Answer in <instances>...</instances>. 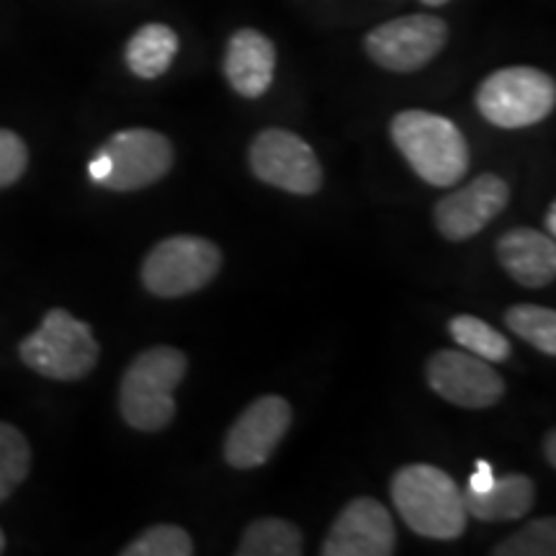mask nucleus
<instances>
[{
	"label": "nucleus",
	"mask_w": 556,
	"mask_h": 556,
	"mask_svg": "<svg viewBox=\"0 0 556 556\" xmlns=\"http://www.w3.org/2000/svg\"><path fill=\"white\" fill-rule=\"evenodd\" d=\"M189 358L170 345H155L139 353L122 377L119 409L129 428L157 433L176 417V392L186 377Z\"/></svg>",
	"instance_id": "nucleus-1"
},
{
	"label": "nucleus",
	"mask_w": 556,
	"mask_h": 556,
	"mask_svg": "<svg viewBox=\"0 0 556 556\" xmlns=\"http://www.w3.org/2000/svg\"><path fill=\"white\" fill-rule=\"evenodd\" d=\"M392 500L415 533L435 541H454L467 531V507L458 484L430 464H409L392 479Z\"/></svg>",
	"instance_id": "nucleus-2"
},
{
	"label": "nucleus",
	"mask_w": 556,
	"mask_h": 556,
	"mask_svg": "<svg viewBox=\"0 0 556 556\" xmlns=\"http://www.w3.org/2000/svg\"><path fill=\"white\" fill-rule=\"evenodd\" d=\"M392 139L417 176L446 189L469 170V148L462 129L430 111H402L392 119Z\"/></svg>",
	"instance_id": "nucleus-3"
},
{
	"label": "nucleus",
	"mask_w": 556,
	"mask_h": 556,
	"mask_svg": "<svg viewBox=\"0 0 556 556\" xmlns=\"http://www.w3.org/2000/svg\"><path fill=\"white\" fill-rule=\"evenodd\" d=\"M99 340L67 309H50L39 330L21 340L18 356L31 371L52 381H78L99 364Z\"/></svg>",
	"instance_id": "nucleus-4"
},
{
	"label": "nucleus",
	"mask_w": 556,
	"mask_h": 556,
	"mask_svg": "<svg viewBox=\"0 0 556 556\" xmlns=\"http://www.w3.org/2000/svg\"><path fill=\"white\" fill-rule=\"evenodd\" d=\"M173 165V144L155 129L116 131L90 160L88 176L103 189L139 191L157 184Z\"/></svg>",
	"instance_id": "nucleus-5"
},
{
	"label": "nucleus",
	"mask_w": 556,
	"mask_h": 556,
	"mask_svg": "<svg viewBox=\"0 0 556 556\" xmlns=\"http://www.w3.org/2000/svg\"><path fill=\"white\" fill-rule=\"evenodd\" d=\"M554 103V78L536 67H503L477 90L479 111L500 129H523L544 122Z\"/></svg>",
	"instance_id": "nucleus-6"
},
{
	"label": "nucleus",
	"mask_w": 556,
	"mask_h": 556,
	"mask_svg": "<svg viewBox=\"0 0 556 556\" xmlns=\"http://www.w3.org/2000/svg\"><path fill=\"white\" fill-rule=\"evenodd\" d=\"M219 268L222 253L212 240L176 235L150 250L142 263V283L160 299H178L212 283Z\"/></svg>",
	"instance_id": "nucleus-7"
},
{
	"label": "nucleus",
	"mask_w": 556,
	"mask_h": 556,
	"mask_svg": "<svg viewBox=\"0 0 556 556\" xmlns=\"http://www.w3.org/2000/svg\"><path fill=\"white\" fill-rule=\"evenodd\" d=\"M250 168L263 184L296 197H312L323 186V168L315 150L287 129H266L253 139Z\"/></svg>",
	"instance_id": "nucleus-8"
},
{
	"label": "nucleus",
	"mask_w": 556,
	"mask_h": 556,
	"mask_svg": "<svg viewBox=\"0 0 556 556\" xmlns=\"http://www.w3.org/2000/svg\"><path fill=\"white\" fill-rule=\"evenodd\" d=\"M448 39V26L435 16H402L387 21L366 37L368 58L392 73H413L428 65Z\"/></svg>",
	"instance_id": "nucleus-9"
},
{
	"label": "nucleus",
	"mask_w": 556,
	"mask_h": 556,
	"mask_svg": "<svg viewBox=\"0 0 556 556\" xmlns=\"http://www.w3.org/2000/svg\"><path fill=\"white\" fill-rule=\"evenodd\" d=\"M428 384L451 405L482 409L503 400L505 381L490 361L467 351H441L428 361Z\"/></svg>",
	"instance_id": "nucleus-10"
},
{
	"label": "nucleus",
	"mask_w": 556,
	"mask_h": 556,
	"mask_svg": "<svg viewBox=\"0 0 556 556\" xmlns=\"http://www.w3.org/2000/svg\"><path fill=\"white\" fill-rule=\"evenodd\" d=\"M291 426V405L278 394H266L245 407L225 438V458L235 469H258L274 456Z\"/></svg>",
	"instance_id": "nucleus-11"
},
{
	"label": "nucleus",
	"mask_w": 556,
	"mask_h": 556,
	"mask_svg": "<svg viewBox=\"0 0 556 556\" xmlns=\"http://www.w3.org/2000/svg\"><path fill=\"white\" fill-rule=\"evenodd\" d=\"M397 544V528L389 510L374 497L351 500L325 539V556H389Z\"/></svg>",
	"instance_id": "nucleus-12"
},
{
	"label": "nucleus",
	"mask_w": 556,
	"mask_h": 556,
	"mask_svg": "<svg viewBox=\"0 0 556 556\" xmlns=\"http://www.w3.org/2000/svg\"><path fill=\"white\" fill-rule=\"evenodd\" d=\"M510 201V189L495 173H484L462 191L435 204V227L446 240H469L490 225Z\"/></svg>",
	"instance_id": "nucleus-13"
},
{
	"label": "nucleus",
	"mask_w": 556,
	"mask_h": 556,
	"mask_svg": "<svg viewBox=\"0 0 556 556\" xmlns=\"http://www.w3.org/2000/svg\"><path fill=\"white\" fill-rule=\"evenodd\" d=\"M500 266L528 289L546 287L556 276L554 238L531 227H516L497 242Z\"/></svg>",
	"instance_id": "nucleus-14"
},
{
	"label": "nucleus",
	"mask_w": 556,
	"mask_h": 556,
	"mask_svg": "<svg viewBox=\"0 0 556 556\" xmlns=\"http://www.w3.org/2000/svg\"><path fill=\"white\" fill-rule=\"evenodd\" d=\"M276 50L274 41L255 29H240L229 39L225 54V75L229 86L245 99H258L274 83Z\"/></svg>",
	"instance_id": "nucleus-15"
},
{
	"label": "nucleus",
	"mask_w": 556,
	"mask_h": 556,
	"mask_svg": "<svg viewBox=\"0 0 556 556\" xmlns=\"http://www.w3.org/2000/svg\"><path fill=\"white\" fill-rule=\"evenodd\" d=\"M462 495L469 516L495 523V520L526 518L536 500V486L526 475H505L500 479L495 477V482L482 492L464 490Z\"/></svg>",
	"instance_id": "nucleus-16"
},
{
	"label": "nucleus",
	"mask_w": 556,
	"mask_h": 556,
	"mask_svg": "<svg viewBox=\"0 0 556 556\" xmlns=\"http://www.w3.org/2000/svg\"><path fill=\"white\" fill-rule=\"evenodd\" d=\"M178 54V34L165 24H148L127 45V65L137 78L155 80L168 73Z\"/></svg>",
	"instance_id": "nucleus-17"
},
{
	"label": "nucleus",
	"mask_w": 556,
	"mask_h": 556,
	"mask_svg": "<svg viewBox=\"0 0 556 556\" xmlns=\"http://www.w3.org/2000/svg\"><path fill=\"white\" fill-rule=\"evenodd\" d=\"M302 531L281 518H261L242 533L240 556H296L302 554Z\"/></svg>",
	"instance_id": "nucleus-18"
},
{
	"label": "nucleus",
	"mask_w": 556,
	"mask_h": 556,
	"mask_svg": "<svg viewBox=\"0 0 556 556\" xmlns=\"http://www.w3.org/2000/svg\"><path fill=\"white\" fill-rule=\"evenodd\" d=\"M31 471V446L16 426L0 420V503H5Z\"/></svg>",
	"instance_id": "nucleus-19"
},
{
	"label": "nucleus",
	"mask_w": 556,
	"mask_h": 556,
	"mask_svg": "<svg viewBox=\"0 0 556 556\" xmlns=\"http://www.w3.org/2000/svg\"><path fill=\"white\" fill-rule=\"evenodd\" d=\"M448 332L464 351L475 353V356L490 361V364L507 361V356H510V343H507L503 332H497L479 317L458 315L448 323Z\"/></svg>",
	"instance_id": "nucleus-20"
},
{
	"label": "nucleus",
	"mask_w": 556,
	"mask_h": 556,
	"mask_svg": "<svg viewBox=\"0 0 556 556\" xmlns=\"http://www.w3.org/2000/svg\"><path fill=\"white\" fill-rule=\"evenodd\" d=\"M505 325L523 338L526 343L539 348L546 356L556 353V312L539 304H516L505 312Z\"/></svg>",
	"instance_id": "nucleus-21"
},
{
	"label": "nucleus",
	"mask_w": 556,
	"mask_h": 556,
	"mask_svg": "<svg viewBox=\"0 0 556 556\" xmlns=\"http://www.w3.org/2000/svg\"><path fill=\"white\" fill-rule=\"evenodd\" d=\"M193 541L180 526H152L122 548V556H191Z\"/></svg>",
	"instance_id": "nucleus-22"
},
{
	"label": "nucleus",
	"mask_w": 556,
	"mask_h": 556,
	"mask_svg": "<svg viewBox=\"0 0 556 556\" xmlns=\"http://www.w3.org/2000/svg\"><path fill=\"white\" fill-rule=\"evenodd\" d=\"M556 552V523L554 518H541L528 523L526 528L505 539L497 548H492L495 556H552Z\"/></svg>",
	"instance_id": "nucleus-23"
},
{
	"label": "nucleus",
	"mask_w": 556,
	"mask_h": 556,
	"mask_svg": "<svg viewBox=\"0 0 556 556\" xmlns=\"http://www.w3.org/2000/svg\"><path fill=\"white\" fill-rule=\"evenodd\" d=\"M29 168V150L16 131L0 129V191L9 189Z\"/></svg>",
	"instance_id": "nucleus-24"
},
{
	"label": "nucleus",
	"mask_w": 556,
	"mask_h": 556,
	"mask_svg": "<svg viewBox=\"0 0 556 556\" xmlns=\"http://www.w3.org/2000/svg\"><path fill=\"white\" fill-rule=\"evenodd\" d=\"M492 482H495V471H492L490 464H486V462H477V469H475V475H471V479H469L467 490H471V492H482V490H486V486H490Z\"/></svg>",
	"instance_id": "nucleus-25"
},
{
	"label": "nucleus",
	"mask_w": 556,
	"mask_h": 556,
	"mask_svg": "<svg viewBox=\"0 0 556 556\" xmlns=\"http://www.w3.org/2000/svg\"><path fill=\"white\" fill-rule=\"evenodd\" d=\"M544 451H546V458H548V464H552V467H556V435H554V430H552V433L546 435Z\"/></svg>",
	"instance_id": "nucleus-26"
},
{
	"label": "nucleus",
	"mask_w": 556,
	"mask_h": 556,
	"mask_svg": "<svg viewBox=\"0 0 556 556\" xmlns=\"http://www.w3.org/2000/svg\"><path fill=\"white\" fill-rule=\"evenodd\" d=\"M544 225H546V235H556V204L548 206V214L544 217Z\"/></svg>",
	"instance_id": "nucleus-27"
},
{
	"label": "nucleus",
	"mask_w": 556,
	"mask_h": 556,
	"mask_svg": "<svg viewBox=\"0 0 556 556\" xmlns=\"http://www.w3.org/2000/svg\"><path fill=\"white\" fill-rule=\"evenodd\" d=\"M422 3H426V5H443V3H448V0H422Z\"/></svg>",
	"instance_id": "nucleus-28"
},
{
	"label": "nucleus",
	"mask_w": 556,
	"mask_h": 556,
	"mask_svg": "<svg viewBox=\"0 0 556 556\" xmlns=\"http://www.w3.org/2000/svg\"><path fill=\"white\" fill-rule=\"evenodd\" d=\"M5 552V536H3V531H0V554Z\"/></svg>",
	"instance_id": "nucleus-29"
}]
</instances>
